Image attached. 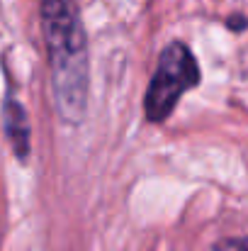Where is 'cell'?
I'll return each instance as SVG.
<instances>
[{
	"mask_svg": "<svg viewBox=\"0 0 248 251\" xmlns=\"http://www.w3.org/2000/svg\"><path fill=\"white\" fill-rule=\"evenodd\" d=\"M44 44L49 51L56 115L66 125H78L88 107V39L78 0H42L39 7Z\"/></svg>",
	"mask_w": 248,
	"mask_h": 251,
	"instance_id": "obj_1",
	"label": "cell"
},
{
	"mask_svg": "<svg viewBox=\"0 0 248 251\" xmlns=\"http://www.w3.org/2000/svg\"><path fill=\"white\" fill-rule=\"evenodd\" d=\"M200 64L187 44L170 42L161 51L151 83L146 88L144 112L149 122H165L180 98L200 85Z\"/></svg>",
	"mask_w": 248,
	"mask_h": 251,
	"instance_id": "obj_2",
	"label": "cell"
},
{
	"mask_svg": "<svg viewBox=\"0 0 248 251\" xmlns=\"http://www.w3.org/2000/svg\"><path fill=\"white\" fill-rule=\"evenodd\" d=\"M2 127H5V134H7V142L12 144V151L24 159L29 154V117L22 107L20 100H15L12 95L5 98V105H2Z\"/></svg>",
	"mask_w": 248,
	"mask_h": 251,
	"instance_id": "obj_3",
	"label": "cell"
},
{
	"mask_svg": "<svg viewBox=\"0 0 248 251\" xmlns=\"http://www.w3.org/2000/svg\"><path fill=\"white\" fill-rule=\"evenodd\" d=\"M212 251H248V237H226L219 239Z\"/></svg>",
	"mask_w": 248,
	"mask_h": 251,
	"instance_id": "obj_4",
	"label": "cell"
}]
</instances>
